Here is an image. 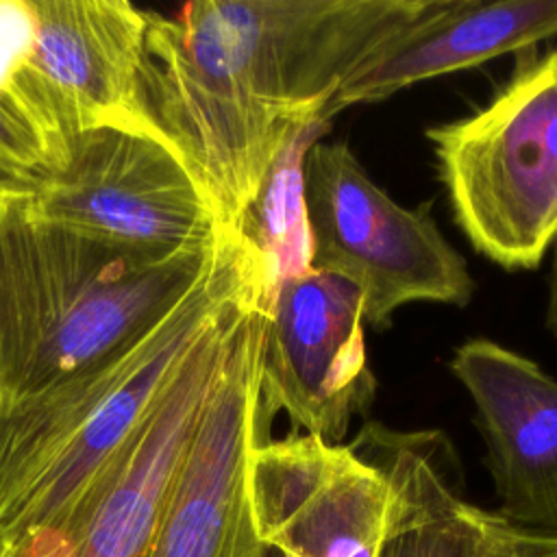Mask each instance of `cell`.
<instances>
[{
    "instance_id": "2e32d148",
    "label": "cell",
    "mask_w": 557,
    "mask_h": 557,
    "mask_svg": "<svg viewBox=\"0 0 557 557\" xmlns=\"http://www.w3.org/2000/svg\"><path fill=\"white\" fill-rule=\"evenodd\" d=\"M33 35H35L33 0H0V109L13 120L17 117L11 109V91L26 65Z\"/></svg>"
},
{
    "instance_id": "d6986e66",
    "label": "cell",
    "mask_w": 557,
    "mask_h": 557,
    "mask_svg": "<svg viewBox=\"0 0 557 557\" xmlns=\"http://www.w3.org/2000/svg\"><path fill=\"white\" fill-rule=\"evenodd\" d=\"M550 278H548V305H546V329L557 339V235L550 244Z\"/></svg>"
},
{
    "instance_id": "7c38bea8",
    "label": "cell",
    "mask_w": 557,
    "mask_h": 557,
    "mask_svg": "<svg viewBox=\"0 0 557 557\" xmlns=\"http://www.w3.org/2000/svg\"><path fill=\"white\" fill-rule=\"evenodd\" d=\"M450 372L468 389L498 516L513 527L557 533V379L492 342H463Z\"/></svg>"
},
{
    "instance_id": "e0dca14e",
    "label": "cell",
    "mask_w": 557,
    "mask_h": 557,
    "mask_svg": "<svg viewBox=\"0 0 557 557\" xmlns=\"http://www.w3.org/2000/svg\"><path fill=\"white\" fill-rule=\"evenodd\" d=\"M479 557H557V533L529 531L485 511Z\"/></svg>"
},
{
    "instance_id": "52a82bcc",
    "label": "cell",
    "mask_w": 557,
    "mask_h": 557,
    "mask_svg": "<svg viewBox=\"0 0 557 557\" xmlns=\"http://www.w3.org/2000/svg\"><path fill=\"white\" fill-rule=\"evenodd\" d=\"M33 4L35 35L11 109L39 141L41 165L54 163L70 137L98 126L163 139L141 96L148 11L126 0Z\"/></svg>"
},
{
    "instance_id": "4fadbf2b",
    "label": "cell",
    "mask_w": 557,
    "mask_h": 557,
    "mask_svg": "<svg viewBox=\"0 0 557 557\" xmlns=\"http://www.w3.org/2000/svg\"><path fill=\"white\" fill-rule=\"evenodd\" d=\"M557 35V0H437L374 50L333 94L324 117L389 98L420 81L476 67Z\"/></svg>"
},
{
    "instance_id": "277c9868",
    "label": "cell",
    "mask_w": 557,
    "mask_h": 557,
    "mask_svg": "<svg viewBox=\"0 0 557 557\" xmlns=\"http://www.w3.org/2000/svg\"><path fill=\"white\" fill-rule=\"evenodd\" d=\"M426 137L474 250L505 270L537 268L557 235V50Z\"/></svg>"
},
{
    "instance_id": "ffe728a7",
    "label": "cell",
    "mask_w": 557,
    "mask_h": 557,
    "mask_svg": "<svg viewBox=\"0 0 557 557\" xmlns=\"http://www.w3.org/2000/svg\"><path fill=\"white\" fill-rule=\"evenodd\" d=\"M252 557H287V555H283L281 550H276V548H272V546L259 544V548L252 553Z\"/></svg>"
},
{
    "instance_id": "ba28073f",
    "label": "cell",
    "mask_w": 557,
    "mask_h": 557,
    "mask_svg": "<svg viewBox=\"0 0 557 557\" xmlns=\"http://www.w3.org/2000/svg\"><path fill=\"white\" fill-rule=\"evenodd\" d=\"M265 307L263 281L233 331L146 557H252L261 544L248 470L270 429L259 400Z\"/></svg>"
},
{
    "instance_id": "8992f818",
    "label": "cell",
    "mask_w": 557,
    "mask_h": 557,
    "mask_svg": "<svg viewBox=\"0 0 557 557\" xmlns=\"http://www.w3.org/2000/svg\"><path fill=\"white\" fill-rule=\"evenodd\" d=\"M311 268L344 276L363 298V322L383 331L407 302L468 305L466 259L424 209L392 200L348 144L315 141L302 163Z\"/></svg>"
},
{
    "instance_id": "7a4b0ae2",
    "label": "cell",
    "mask_w": 557,
    "mask_h": 557,
    "mask_svg": "<svg viewBox=\"0 0 557 557\" xmlns=\"http://www.w3.org/2000/svg\"><path fill=\"white\" fill-rule=\"evenodd\" d=\"M257 263L226 231L202 281L152 329L0 411V542L70 529L91 513L187 352Z\"/></svg>"
},
{
    "instance_id": "3957f363",
    "label": "cell",
    "mask_w": 557,
    "mask_h": 557,
    "mask_svg": "<svg viewBox=\"0 0 557 557\" xmlns=\"http://www.w3.org/2000/svg\"><path fill=\"white\" fill-rule=\"evenodd\" d=\"M224 233L202 252L150 257L0 198V411L152 329L202 281Z\"/></svg>"
},
{
    "instance_id": "8fae6325",
    "label": "cell",
    "mask_w": 557,
    "mask_h": 557,
    "mask_svg": "<svg viewBox=\"0 0 557 557\" xmlns=\"http://www.w3.org/2000/svg\"><path fill=\"white\" fill-rule=\"evenodd\" d=\"M248 500L257 540L287 557H376L394 492L350 444L289 433L252 453Z\"/></svg>"
},
{
    "instance_id": "6da1fadb",
    "label": "cell",
    "mask_w": 557,
    "mask_h": 557,
    "mask_svg": "<svg viewBox=\"0 0 557 557\" xmlns=\"http://www.w3.org/2000/svg\"><path fill=\"white\" fill-rule=\"evenodd\" d=\"M437 0H194L146 15L141 96L224 231L289 133ZM329 120V117H326Z\"/></svg>"
},
{
    "instance_id": "ac0fdd59",
    "label": "cell",
    "mask_w": 557,
    "mask_h": 557,
    "mask_svg": "<svg viewBox=\"0 0 557 557\" xmlns=\"http://www.w3.org/2000/svg\"><path fill=\"white\" fill-rule=\"evenodd\" d=\"M46 161L39 141L0 109V181L17 176Z\"/></svg>"
},
{
    "instance_id": "30bf717a",
    "label": "cell",
    "mask_w": 557,
    "mask_h": 557,
    "mask_svg": "<svg viewBox=\"0 0 557 557\" xmlns=\"http://www.w3.org/2000/svg\"><path fill=\"white\" fill-rule=\"evenodd\" d=\"M376 379L363 344L361 292L339 274L307 270L268 292L259 400L268 422L285 411L292 433L344 444L368 413Z\"/></svg>"
},
{
    "instance_id": "9a60e30c",
    "label": "cell",
    "mask_w": 557,
    "mask_h": 557,
    "mask_svg": "<svg viewBox=\"0 0 557 557\" xmlns=\"http://www.w3.org/2000/svg\"><path fill=\"white\" fill-rule=\"evenodd\" d=\"M331 128L315 117L298 124L270 163L235 233L261 257L268 289L311 270V231L305 200L302 163L307 150Z\"/></svg>"
},
{
    "instance_id": "5b68a950",
    "label": "cell",
    "mask_w": 557,
    "mask_h": 557,
    "mask_svg": "<svg viewBox=\"0 0 557 557\" xmlns=\"http://www.w3.org/2000/svg\"><path fill=\"white\" fill-rule=\"evenodd\" d=\"M0 198L39 220L150 257L202 252L224 233L176 150L117 126L70 137L54 163L2 178Z\"/></svg>"
},
{
    "instance_id": "5bb4252c",
    "label": "cell",
    "mask_w": 557,
    "mask_h": 557,
    "mask_svg": "<svg viewBox=\"0 0 557 557\" xmlns=\"http://www.w3.org/2000/svg\"><path fill=\"white\" fill-rule=\"evenodd\" d=\"M350 446L389 479L394 500L376 557H479L485 509L459 492V466L437 431L366 422Z\"/></svg>"
},
{
    "instance_id": "9c48e42d",
    "label": "cell",
    "mask_w": 557,
    "mask_h": 557,
    "mask_svg": "<svg viewBox=\"0 0 557 557\" xmlns=\"http://www.w3.org/2000/svg\"><path fill=\"white\" fill-rule=\"evenodd\" d=\"M261 283L255 268L191 346L91 513L70 529L0 542V557H146L233 331Z\"/></svg>"
}]
</instances>
